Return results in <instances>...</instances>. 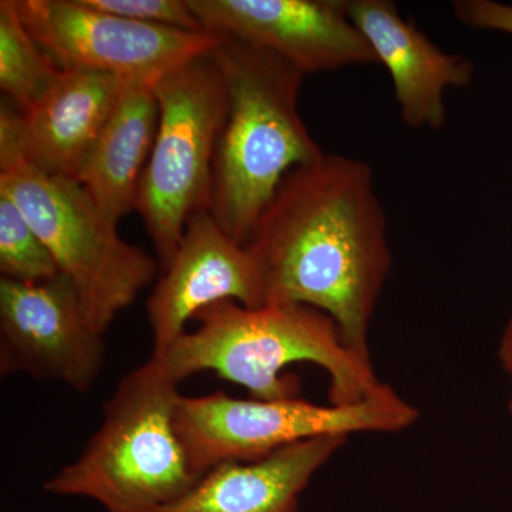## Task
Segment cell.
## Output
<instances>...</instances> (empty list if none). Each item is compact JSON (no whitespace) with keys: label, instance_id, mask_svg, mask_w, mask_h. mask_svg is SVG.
<instances>
[{"label":"cell","instance_id":"cell-1","mask_svg":"<svg viewBox=\"0 0 512 512\" xmlns=\"http://www.w3.org/2000/svg\"><path fill=\"white\" fill-rule=\"evenodd\" d=\"M248 247L265 282V305L326 313L357 355L392 265L387 220L372 167L323 154L291 171L256 222Z\"/></svg>","mask_w":512,"mask_h":512},{"label":"cell","instance_id":"cell-2","mask_svg":"<svg viewBox=\"0 0 512 512\" xmlns=\"http://www.w3.org/2000/svg\"><path fill=\"white\" fill-rule=\"evenodd\" d=\"M164 355L154 356L180 384L198 373L212 372L244 387L252 399L298 397L301 384L285 375L295 363H312L329 375V402L350 406L376 393L380 382L372 360L346 345L326 313L303 305L247 308L237 302L215 303L192 319ZM153 356V355H151Z\"/></svg>","mask_w":512,"mask_h":512},{"label":"cell","instance_id":"cell-3","mask_svg":"<svg viewBox=\"0 0 512 512\" xmlns=\"http://www.w3.org/2000/svg\"><path fill=\"white\" fill-rule=\"evenodd\" d=\"M212 55L224 77L227 109L212 163L208 211L229 237L247 245L286 175L325 153L299 114L305 77L299 70L227 36H220Z\"/></svg>","mask_w":512,"mask_h":512},{"label":"cell","instance_id":"cell-4","mask_svg":"<svg viewBox=\"0 0 512 512\" xmlns=\"http://www.w3.org/2000/svg\"><path fill=\"white\" fill-rule=\"evenodd\" d=\"M178 386L154 356L126 373L82 454L43 490L96 501L106 512H146L178 500L198 480L175 427Z\"/></svg>","mask_w":512,"mask_h":512},{"label":"cell","instance_id":"cell-5","mask_svg":"<svg viewBox=\"0 0 512 512\" xmlns=\"http://www.w3.org/2000/svg\"><path fill=\"white\" fill-rule=\"evenodd\" d=\"M0 191L45 242L99 332L106 333L156 278L157 259L124 241L119 224L79 181L37 170L5 138H0Z\"/></svg>","mask_w":512,"mask_h":512},{"label":"cell","instance_id":"cell-6","mask_svg":"<svg viewBox=\"0 0 512 512\" xmlns=\"http://www.w3.org/2000/svg\"><path fill=\"white\" fill-rule=\"evenodd\" d=\"M420 412L389 384L360 403L323 406L301 396L235 399L224 392L181 396L175 427L198 478L224 463H251L316 437L399 433Z\"/></svg>","mask_w":512,"mask_h":512},{"label":"cell","instance_id":"cell-7","mask_svg":"<svg viewBox=\"0 0 512 512\" xmlns=\"http://www.w3.org/2000/svg\"><path fill=\"white\" fill-rule=\"evenodd\" d=\"M156 94L160 117L137 211L164 269L188 220L210 204L212 163L227 109L224 77L212 50L161 77Z\"/></svg>","mask_w":512,"mask_h":512},{"label":"cell","instance_id":"cell-8","mask_svg":"<svg viewBox=\"0 0 512 512\" xmlns=\"http://www.w3.org/2000/svg\"><path fill=\"white\" fill-rule=\"evenodd\" d=\"M30 35L62 70H90L124 82H158L220 43L211 32L147 25L87 0H15Z\"/></svg>","mask_w":512,"mask_h":512},{"label":"cell","instance_id":"cell-9","mask_svg":"<svg viewBox=\"0 0 512 512\" xmlns=\"http://www.w3.org/2000/svg\"><path fill=\"white\" fill-rule=\"evenodd\" d=\"M103 336L66 276L0 279V375L56 380L87 393L103 369Z\"/></svg>","mask_w":512,"mask_h":512},{"label":"cell","instance_id":"cell-10","mask_svg":"<svg viewBox=\"0 0 512 512\" xmlns=\"http://www.w3.org/2000/svg\"><path fill=\"white\" fill-rule=\"evenodd\" d=\"M202 28L259 47L306 74L376 64L345 0H188Z\"/></svg>","mask_w":512,"mask_h":512},{"label":"cell","instance_id":"cell-11","mask_svg":"<svg viewBox=\"0 0 512 512\" xmlns=\"http://www.w3.org/2000/svg\"><path fill=\"white\" fill-rule=\"evenodd\" d=\"M225 301L264 306V274L252 249L229 237L210 211L201 210L188 220L147 301L153 356L164 355L198 312Z\"/></svg>","mask_w":512,"mask_h":512},{"label":"cell","instance_id":"cell-12","mask_svg":"<svg viewBox=\"0 0 512 512\" xmlns=\"http://www.w3.org/2000/svg\"><path fill=\"white\" fill-rule=\"evenodd\" d=\"M123 87L124 80L110 74L60 70L28 110L3 101L0 138L37 170L77 180Z\"/></svg>","mask_w":512,"mask_h":512},{"label":"cell","instance_id":"cell-13","mask_svg":"<svg viewBox=\"0 0 512 512\" xmlns=\"http://www.w3.org/2000/svg\"><path fill=\"white\" fill-rule=\"evenodd\" d=\"M345 3L350 20L369 42L377 63L392 77L394 99L404 123L431 130L443 127L447 89L468 86L474 77V63L443 52L389 0Z\"/></svg>","mask_w":512,"mask_h":512},{"label":"cell","instance_id":"cell-14","mask_svg":"<svg viewBox=\"0 0 512 512\" xmlns=\"http://www.w3.org/2000/svg\"><path fill=\"white\" fill-rule=\"evenodd\" d=\"M346 440L316 437L262 460L220 464L178 500L146 512H298L301 494Z\"/></svg>","mask_w":512,"mask_h":512},{"label":"cell","instance_id":"cell-15","mask_svg":"<svg viewBox=\"0 0 512 512\" xmlns=\"http://www.w3.org/2000/svg\"><path fill=\"white\" fill-rule=\"evenodd\" d=\"M156 83L124 82L120 99L77 178L116 224L137 211L141 178L153 151L160 117Z\"/></svg>","mask_w":512,"mask_h":512},{"label":"cell","instance_id":"cell-16","mask_svg":"<svg viewBox=\"0 0 512 512\" xmlns=\"http://www.w3.org/2000/svg\"><path fill=\"white\" fill-rule=\"evenodd\" d=\"M20 18L15 0L0 2V89L16 110L26 111L59 74Z\"/></svg>","mask_w":512,"mask_h":512},{"label":"cell","instance_id":"cell-17","mask_svg":"<svg viewBox=\"0 0 512 512\" xmlns=\"http://www.w3.org/2000/svg\"><path fill=\"white\" fill-rule=\"evenodd\" d=\"M0 272L18 282H45L60 275L55 258L18 205L0 191Z\"/></svg>","mask_w":512,"mask_h":512},{"label":"cell","instance_id":"cell-18","mask_svg":"<svg viewBox=\"0 0 512 512\" xmlns=\"http://www.w3.org/2000/svg\"><path fill=\"white\" fill-rule=\"evenodd\" d=\"M93 8L147 25L202 32L188 0H87ZM207 32V30H205Z\"/></svg>","mask_w":512,"mask_h":512},{"label":"cell","instance_id":"cell-19","mask_svg":"<svg viewBox=\"0 0 512 512\" xmlns=\"http://www.w3.org/2000/svg\"><path fill=\"white\" fill-rule=\"evenodd\" d=\"M453 10L456 18L470 28L512 36V5L494 0H457Z\"/></svg>","mask_w":512,"mask_h":512},{"label":"cell","instance_id":"cell-20","mask_svg":"<svg viewBox=\"0 0 512 512\" xmlns=\"http://www.w3.org/2000/svg\"><path fill=\"white\" fill-rule=\"evenodd\" d=\"M498 360L504 372L512 379V319L505 326L500 345H498Z\"/></svg>","mask_w":512,"mask_h":512},{"label":"cell","instance_id":"cell-21","mask_svg":"<svg viewBox=\"0 0 512 512\" xmlns=\"http://www.w3.org/2000/svg\"><path fill=\"white\" fill-rule=\"evenodd\" d=\"M511 382H512V379H511ZM508 410H510V414L512 417V389H511L510 402H508Z\"/></svg>","mask_w":512,"mask_h":512}]
</instances>
